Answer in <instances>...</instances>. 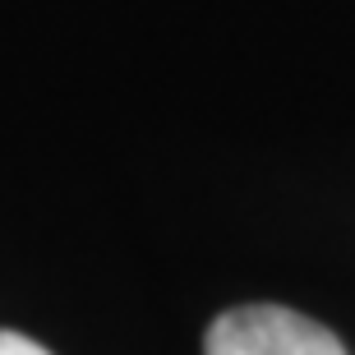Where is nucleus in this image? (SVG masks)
<instances>
[{
  "mask_svg": "<svg viewBox=\"0 0 355 355\" xmlns=\"http://www.w3.org/2000/svg\"><path fill=\"white\" fill-rule=\"evenodd\" d=\"M0 355H51V351L42 342H33V337H24V332L0 328Z\"/></svg>",
  "mask_w": 355,
  "mask_h": 355,
  "instance_id": "nucleus-2",
  "label": "nucleus"
},
{
  "mask_svg": "<svg viewBox=\"0 0 355 355\" xmlns=\"http://www.w3.org/2000/svg\"><path fill=\"white\" fill-rule=\"evenodd\" d=\"M203 355H351L342 337L282 304H236L208 323Z\"/></svg>",
  "mask_w": 355,
  "mask_h": 355,
  "instance_id": "nucleus-1",
  "label": "nucleus"
}]
</instances>
